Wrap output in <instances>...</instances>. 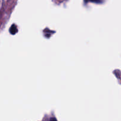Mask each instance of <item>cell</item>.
Listing matches in <instances>:
<instances>
[{
	"label": "cell",
	"mask_w": 121,
	"mask_h": 121,
	"mask_svg": "<svg viewBox=\"0 0 121 121\" xmlns=\"http://www.w3.org/2000/svg\"><path fill=\"white\" fill-rule=\"evenodd\" d=\"M18 30H17V28L16 26L15 25H13V26H11V28H9V32H10V33L11 34H16V33L17 32Z\"/></svg>",
	"instance_id": "obj_1"
},
{
	"label": "cell",
	"mask_w": 121,
	"mask_h": 121,
	"mask_svg": "<svg viewBox=\"0 0 121 121\" xmlns=\"http://www.w3.org/2000/svg\"><path fill=\"white\" fill-rule=\"evenodd\" d=\"M85 2L86 3L88 2H91L96 4H101L102 2V0H85Z\"/></svg>",
	"instance_id": "obj_2"
},
{
	"label": "cell",
	"mask_w": 121,
	"mask_h": 121,
	"mask_svg": "<svg viewBox=\"0 0 121 121\" xmlns=\"http://www.w3.org/2000/svg\"><path fill=\"white\" fill-rule=\"evenodd\" d=\"M50 121H57L56 120V118H51L50 120Z\"/></svg>",
	"instance_id": "obj_3"
}]
</instances>
